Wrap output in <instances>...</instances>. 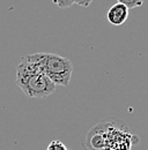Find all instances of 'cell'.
<instances>
[{"mask_svg":"<svg viewBox=\"0 0 148 150\" xmlns=\"http://www.w3.org/2000/svg\"><path fill=\"white\" fill-rule=\"evenodd\" d=\"M16 84L30 98H45L56 90L55 83L29 58L23 57L16 68Z\"/></svg>","mask_w":148,"mask_h":150,"instance_id":"6da1fadb","label":"cell"},{"mask_svg":"<svg viewBox=\"0 0 148 150\" xmlns=\"http://www.w3.org/2000/svg\"><path fill=\"white\" fill-rule=\"evenodd\" d=\"M27 57L56 86L68 87L73 73V64L70 59L48 52H37Z\"/></svg>","mask_w":148,"mask_h":150,"instance_id":"7a4b0ae2","label":"cell"},{"mask_svg":"<svg viewBox=\"0 0 148 150\" xmlns=\"http://www.w3.org/2000/svg\"><path fill=\"white\" fill-rule=\"evenodd\" d=\"M138 136L118 122L109 121L105 134V150H131L138 143Z\"/></svg>","mask_w":148,"mask_h":150,"instance_id":"3957f363","label":"cell"},{"mask_svg":"<svg viewBox=\"0 0 148 150\" xmlns=\"http://www.w3.org/2000/svg\"><path fill=\"white\" fill-rule=\"evenodd\" d=\"M109 121L95 125L86 135L85 148L87 150H105V134Z\"/></svg>","mask_w":148,"mask_h":150,"instance_id":"277c9868","label":"cell"},{"mask_svg":"<svg viewBox=\"0 0 148 150\" xmlns=\"http://www.w3.org/2000/svg\"><path fill=\"white\" fill-rule=\"evenodd\" d=\"M129 18V8L123 4H115L108 11L107 19L112 25H122Z\"/></svg>","mask_w":148,"mask_h":150,"instance_id":"5b68a950","label":"cell"},{"mask_svg":"<svg viewBox=\"0 0 148 150\" xmlns=\"http://www.w3.org/2000/svg\"><path fill=\"white\" fill-rule=\"evenodd\" d=\"M119 4L125 5L127 8H135V7H140L142 6V4L145 2V0H117Z\"/></svg>","mask_w":148,"mask_h":150,"instance_id":"8992f818","label":"cell"},{"mask_svg":"<svg viewBox=\"0 0 148 150\" xmlns=\"http://www.w3.org/2000/svg\"><path fill=\"white\" fill-rule=\"evenodd\" d=\"M46 150H70V149H67V147H66L61 141H59V140H53V141H51V142L49 143Z\"/></svg>","mask_w":148,"mask_h":150,"instance_id":"52a82bcc","label":"cell"},{"mask_svg":"<svg viewBox=\"0 0 148 150\" xmlns=\"http://www.w3.org/2000/svg\"><path fill=\"white\" fill-rule=\"evenodd\" d=\"M52 2L55 4L57 7H59L61 9L68 8V7H71L74 4L73 0H52Z\"/></svg>","mask_w":148,"mask_h":150,"instance_id":"ba28073f","label":"cell"},{"mask_svg":"<svg viewBox=\"0 0 148 150\" xmlns=\"http://www.w3.org/2000/svg\"><path fill=\"white\" fill-rule=\"evenodd\" d=\"M74 4L81 6V7H88L90 4H92V0H73Z\"/></svg>","mask_w":148,"mask_h":150,"instance_id":"9c48e42d","label":"cell"}]
</instances>
